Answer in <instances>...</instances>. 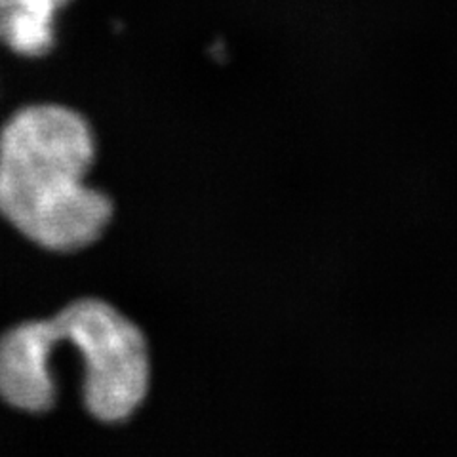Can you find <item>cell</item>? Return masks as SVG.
<instances>
[{"mask_svg": "<svg viewBox=\"0 0 457 457\" xmlns=\"http://www.w3.org/2000/svg\"><path fill=\"white\" fill-rule=\"evenodd\" d=\"M69 0H0V42L20 55H45L54 21Z\"/></svg>", "mask_w": 457, "mask_h": 457, "instance_id": "cell-3", "label": "cell"}, {"mask_svg": "<svg viewBox=\"0 0 457 457\" xmlns=\"http://www.w3.org/2000/svg\"><path fill=\"white\" fill-rule=\"evenodd\" d=\"M94 153L90 126L79 112L21 109L0 132V213L48 250L90 246L112 216L109 196L84 185Z\"/></svg>", "mask_w": 457, "mask_h": 457, "instance_id": "cell-1", "label": "cell"}, {"mask_svg": "<svg viewBox=\"0 0 457 457\" xmlns=\"http://www.w3.org/2000/svg\"><path fill=\"white\" fill-rule=\"evenodd\" d=\"M54 320L84 364V404L102 421H122L149 389L147 343L137 326L99 299L71 303Z\"/></svg>", "mask_w": 457, "mask_h": 457, "instance_id": "cell-2", "label": "cell"}]
</instances>
